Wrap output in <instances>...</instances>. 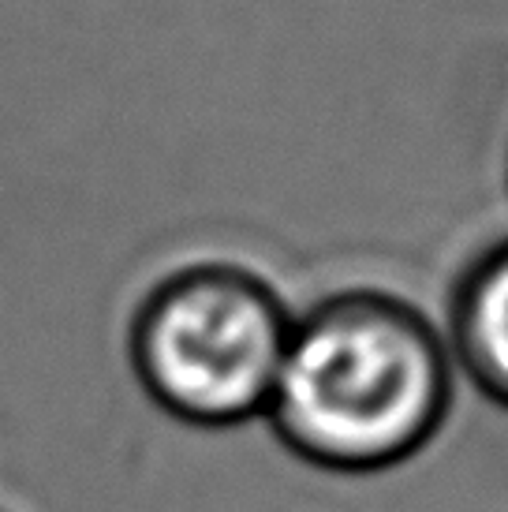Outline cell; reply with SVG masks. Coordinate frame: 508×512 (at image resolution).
I'll list each match as a JSON object with an SVG mask.
<instances>
[{
    "label": "cell",
    "mask_w": 508,
    "mask_h": 512,
    "mask_svg": "<svg viewBox=\"0 0 508 512\" xmlns=\"http://www.w3.org/2000/svg\"><path fill=\"white\" fill-rule=\"evenodd\" d=\"M288 303L236 262H191L146 288L127 322V363L161 412L198 430L266 419L292 333Z\"/></svg>",
    "instance_id": "2"
},
{
    "label": "cell",
    "mask_w": 508,
    "mask_h": 512,
    "mask_svg": "<svg viewBox=\"0 0 508 512\" xmlns=\"http://www.w3.org/2000/svg\"><path fill=\"white\" fill-rule=\"evenodd\" d=\"M445 341L456 374L508 412V236L479 251L456 277Z\"/></svg>",
    "instance_id": "3"
},
{
    "label": "cell",
    "mask_w": 508,
    "mask_h": 512,
    "mask_svg": "<svg viewBox=\"0 0 508 512\" xmlns=\"http://www.w3.org/2000/svg\"><path fill=\"white\" fill-rule=\"evenodd\" d=\"M445 329L415 303L348 288L292 318L266 427L333 475H378L438 438L456 397Z\"/></svg>",
    "instance_id": "1"
}]
</instances>
